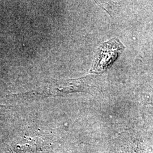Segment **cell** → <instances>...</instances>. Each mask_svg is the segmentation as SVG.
Returning a JSON list of instances; mask_svg holds the SVG:
<instances>
[{
    "label": "cell",
    "instance_id": "6da1fadb",
    "mask_svg": "<svg viewBox=\"0 0 153 153\" xmlns=\"http://www.w3.org/2000/svg\"><path fill=\"white\" fill-rule=\"evenodd\" d=\"M123 49L124 46L118 39H112L105 43L99 49L92 71L100 72L106 69L112 64Z\"/></svg>",
    "mask_w": 153,
    "mask_h": 153
},
{
    "label": "cell",
    "instance_id": "7a4b0ae2",
    "mask_svg": "<svg viewBox=\"0 0 153 153\" xmlns=\"http://www.w3.org/2000/svg\"><path fill=\"white\" fill-rule=\"evenodd\" d=\"M7 108L6 106L0 105V120H4L5 118Z\"/></svg>",
    "mask_w": 153,
    "mask_h": 153
}]
</instances>
